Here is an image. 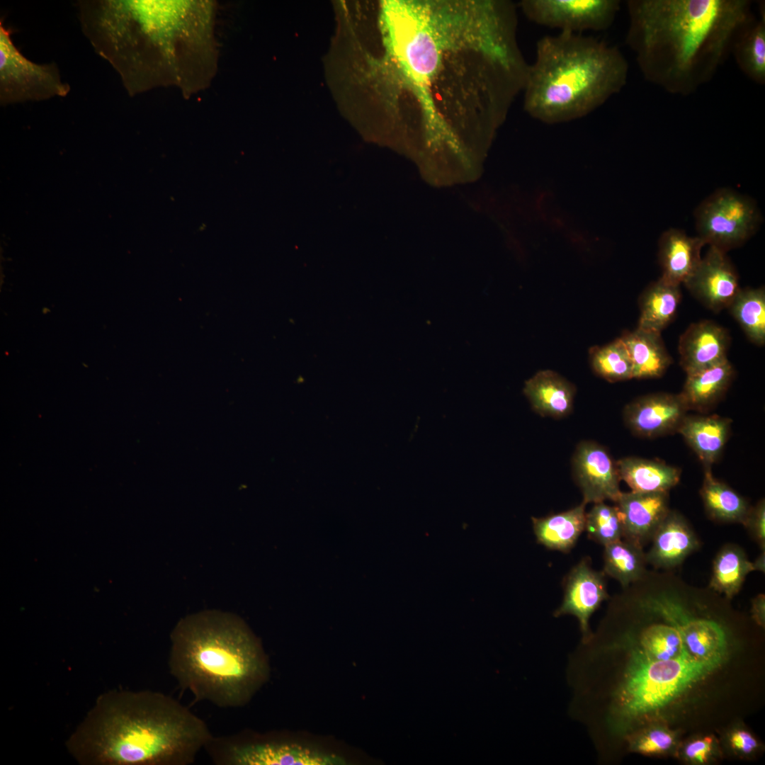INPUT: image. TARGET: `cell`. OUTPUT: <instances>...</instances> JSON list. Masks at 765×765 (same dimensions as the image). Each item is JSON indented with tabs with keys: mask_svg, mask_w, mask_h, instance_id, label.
Masks as SVG:
<instances>
[{
	"mask_svg": "<svg viewBox=\"0 0 765 765\" xmlns=\"http://www.w3.org/2000/svg\"><path fill=\"white\" fill-rule=\"evenodd\" d=\"M744 526L749 531L752 538L759 545L761 550L765 548V504L760 501L754 507L749 508Z\"/></svg>",
	"mask_w": 765,
	"mask_h": 765,
	"instance_id": "obj_37",
	"label": "cell"
},
{
	"mask_svg": "<svg viewBox=\"0 0 765 765\" xmlns=\"http://www.w3.org/2000/svg\"><path fill=\"white\" fill-rule=\"evenodd\" d=\"M212 737L201 718L171 696L115 691L98 698L67 746L86 764L187 765Z\"/></svg>",
	"mask_w": 765,
	"mask_h": 765,
	"instance_id": "obj_4",
	"label": "cell"
},
{
	"mask_svg": "<svg viewBox=\"0 0 765 765\" xmlns=\"http://www.w3.org/2000/svg\"><path fill=\"white\" fill-rule=\"evenodd\" d=\"M694 217L697 236L706 245L726 253L749 240L762 222L753 198L727 188L715 191L703 200Z\"/></svg>",
	"mask_w": 765,
	"mask_h": 765,
	"instance_id": "obj_9",
	"label": "cell"
},
{
	"mask_svg": "<svg viewBox=\"0 0 765 765\" xmlns=\"http://www.w3.org/2000/svg\"><path fill=\"white\" fill-rule=\"evenodd\" d=\"M572 466L584 503L617 502L622 493L619 486L620 479L616 463L604 446L593 441L579 443L573 455Z\"/></svg>",
	"mask_w": 765,
	"mask_h": 765,
	"instance_id": "obj_12",
	"label": "cell"
},
{
	"mask_svg": "<svg viewBox=\"0 0 765 765\" xmlns=\"http://www.w3.org/2000/svg\"><path fill=\"white\" fill-rule=\"evenodd\" d=\"M217 765H344L341 755L315 745L244 734L212 737L204 747Z\"/></svg>",
	"mask_w": 765,
	"mask_h": 765,
	"instance_id": "obj_8",
	"label": "cell"
},
{
	"mask_svg": "<svg viewBox=\"0 0 765 765\" xmlns=\"http://www.w3.org/2000/svg\"><path fill=\"white\" fill-rule=\"evenodd\" d=\"M638 647L652 660H669L679 657L686 650L676 626L654 624L640 635Z\"/></svg>",
	"mask_w": 765,
	"mask_h": 765,
	"instance_id": "obj_33",
	"label": "cell"
},
{
	"mask_svg": "<svg viewBox=\"0 0 765 765\" xmlns=\"http://www.w3.org/2000/svg\"><path fill=\"white\" fill-rule=\"evenodd\" d=\"M647 563L642 548L622 539L604 546V572L622 586L640 579Z\"/></svg>",
	"mask_w": 765,
	"mask_h": 765,
	"instance_id": "obj_32",
	"label": "cell"
},
{
	"mask_svg": "<svg viewBox=\"0 0 765 765\" xmlns=\"http://www.w3.org/2000/svg\"><path fill=\"white\" fill-rule=\"evenodd\" d=\"M674 734L665 727L650 728L640 734L633 742L635 751L644 754L666 752L674 744Z\"/></svg>",
	"mask_w": 765,
	"mask_h": 765,
	"instance_id": "obj_36",
	"label": "cell"
},
{
	"mask_svg": "<svg viewBox=\"0 0 765 765\" xmlns=\"http://www.w3.org/2000/svg\"><path fill=\"white\" fill-rule=\"evenodd\" d=\"M523 392L540 416L562 418L572 410L574 387L552 370H540L533 375L525 382Z\"/></svg>",
	"mask_w": 765,
	"mask_h": 765,
	"instance_id": "obj_21",
	"label": "cell"
},
{
	"mask_svg": "<svg viewBox=\"0 0 765 765\" xmlns=\"http://www.w3.org/2000/svg\"><path fill=\"white\" fill-rule=\"evenodd\" d=\"M749 340L756 346L765 344V290L764 287L740 288L727 307Z\"/></svg>",
	"mask_w": 765,
	"mask_h": 765,
	"instance_id": "obj_31",
	"label": "cell"
},
{
	"mask_svg": "<svg viewBox=\"0 0 765 765\" xmlns=\"http://www.w3.org/2000/svg\"><path fill=\"white\" fill-rule=\"evenodd\" d=\"M591 364L594 371L608 381L617 382L633 378L630 358L620 338L593 350Z\"/></svg>",
	"mask_w": 765,
	"mask_h": 765,
	"instance_id": "obj_34",
	"label": "cell"
},
{
	"mask_svg": "<svg viewBox=\"0 0 765 765\" xmlns=\"http://www.w3.org/2000/svg\"><path fill=\"white\" fill-rule=\"evenodd\" d=\"M11 32L0 22V103L1 106L66 96L70 91L54 63L35 64L13 43Z\"/></svg>",
	"mask_w": 765,
	"mask_h": 765,
	"instance_id": "obj_10",
	"label": "cell"
},
{
	"mask_svg": "<svg viewBox=\"0 0 765 765\" xmlns=\"http://www.w3.org/2000/svg\"><path fill=\"white\" fill-rule=\"evenodd\" d=\"M377 65L414 157L473 162L486 153L528 72L514 4L504 0H385Z\"/></svg>",
	"mask_w": 765,
	"mask_h": 765,
	"instance_id": "obj_1",
	"label": "cell"
},
{
	"mask_svg": "<svg viewBox=\"0 0 765 765\" xmlns=\"http://www.w3.org/2000/svg\"><path fill=\"white\" fill-rule=\"evenodd\" d=\"M684 643L688 652L701 661H723L727 640L722 628L705 619H693L678 624Z\"/></svg>",
	"mask_w": 765,
	"mask_h": 765,
	"instance_id": "obj_29",
	"label": "cell"
},
{
	"mask_svg": "<svg viewBox=\"0 0 765 765\" xmlns=\"http://www.w3.org/2000/svg\"><path fill=\"white\" fill-rule=\"evenodd\" d=\"M749 0H628L625 43L649 82L688 96L709 82L730 55Z\"/></svg>",
	"mask_w": 765,
	"mask_h": 765,
	"instance_id": "obj_3",
	"label": "cell"
},
{
	"mask_svg": "<svg viewBox=\"0 0 765 765\" xmlns=\"http://www.w3.org/2000/svg\"><path fill=\"white\" fill-rule=\"evenodd\" d=\"M730 336L726 329L710 320L692 323L678 343L680 365L686 374L727 358Z\"/></svg>",
	"mask_w": 765,
	"mask_h": 765,
	"instance_id": "obj_16",
	"label": "cell"
},
{
	"mask_svg": "<svg viewBox=\"0 0 765 765\" xmlns=\"http://www.w3.org/2000/svg\"><path fill=\"white\" fill-rule=\"evenodd\" d=\"M690 293L708 309H727L741 288L739 276L727 253L709 246L697 268L684 283Z\"/></svg>",
	"mask_w": 765,
	"mask_h": 765,
	"instance_id": "obj_13",
	"label": "cell"
},
{
	"mask_svg": "<svg viewBox=\"0 0 765 765\" xmlns=\"http://www.w3.org/2000/svg\"><path fill=\"white\" fill-rule=\"evenodd\" d=\"M620 339L630 358L633 378H659L672 363L661 333L637 327Z\"/></svg>",
	"mask_w": 765,
	"mask_h": 765,
	"instance_id": "obj_22",
	"label": "cell"
},
{
	"mask_svg": "<svg viewBox=\"0 0 765 765\" xmlns=\"http://www.w3.org/2000/svg\"><path fill=\"white\" fill-rule=\"evenodd\" d=\"M618 0H523L518 7L533 23L560 32L603 31L613 23Z\"/></svg>",
	"mask_w": 765,
	"mask_h": 765,
	"instance_id": "obj_11",
	"label": "cell"
},
{
	"mask_svg": "<svg viewBox=\"0 0 765 765\" xmlns=\"http://www.w3.org/2000/svg\"><path fill=\"white\" fill-rule=\"evenodd\" d=\"M616 467L620 480L636 492H668L680 479L679 470L659 461L628 457Z\"/></svg>",
	"mask_w": 765,
	"mask_h": 765,
	"instance_id": "obj_25",
	"label": "cell"
},
{
	"mask_svg": "<svg viewBox=\"0 0 765 765\" xmlns=\"http://www.w3.org/2000/svg\"><path fill=\"white\" fill-rule=\"evenodd\" d=\"M171 642L170 672L196 700L241 707L269 678L259 640L232 613L205 610L188 615L174 627Z\"/></svg>",
	"mask_w": 765,
	"mask_h": 765,
	"instance_id": "obj_5",
	"label": "cell"
},
{
	"mask_svg": "<svg viewBox=\"0 0 765 765\" xmlns=\"http://www.w3.org/2000/svg\"><path fill=\"white\" fill-rule=\"evenodd\" d=\"M681 298L680 285L667 283L660 278L651 283L639 299L638 327L661 333L675 318Z\"/></svg>",
	"mask_w": 765,
	"mask_h": 765,
	"instance_id": "obj_27",
	"label": "cell"
},
{
	"mask_svg": "<svg viewBox=\"0 0 765 765\" xmlns=\"http://www.w3.org/2000/svg\"><path fill=\"white\" fill-rule=\"evenodd\" d=\"M730 421L718 416H685L677 431L706 468L720 455L728 438Z\"/></svg>",
	"mask_w": 765,
	"mask_h": 765,
	"instance_id": "obj_24",
	"label": "cell"
},
{
	"mask_svg": "<svg viewBox=\"0 0 765 765\" xmlns=\"http://www.w3.org/2000/svg\"><path fill=\"white\" fill-rule=\"evenodd\" d=\"M629 660L617 693L618 715L626 722L659 713L722 663L698 660L687 650L672 659L652 660L638 646Z\"/></svg>",
	"mask_w": 765,
	"mask_h": 765,
	"instance_id": "obj_7",
	"label": "cell"
},
{
	"mask_svg": "<svg viewBox=\"0 0 765 765\" xmlns=\"http://www.w3.org/2000/svg\"><path fill=\"white\" fill-rule=\"evenodd\" d=\"M752 616L757 625L764 627L765 625V596L763 594H758L752 601Z\"/></svg>",
	"mask_w": 765,
	"mask_h": 765,
	"instance_id": "obj_40",
	"label": "cell"
},
{
	"mask_svg": "<svg viewBox=\"0 0 765 765\" xmlns=\"http://www.w3.org/2000/svg\"><path fill=\"white\" fill-rule=\"evenodd\" d=\"M679 394L687 409L706 412L723 396L734 376L728 359L704 369L686 374Z\"/></svg>",
	"mask_w": 765,
	"mask_h": 765,
	"instance_id": "obj_23",
	"label": "cell"
},
{
	"mask_svg": "<svg viewBox=\"0 0 765 765\" xmlns=\"http://www.w3.org/2000/svg\"><path fill=\"white\" fill-rule=\"evenodd\" d=\"M713 746L712 737H705L689 742L685 747V756L691 761L705 763L708 761Z\"/></svg>",
	"mask_w": 765,
	"mask_h": 765,
	"instance_id": "obj_38",
	"label": "cell"
},
{
	"mask_svg": "<svg viewBox=\"0 0 765 765\" xmlns=\"http://www.w3.org/2000/svg\"><path fill=\"white\" fill-rule=\"evenodd\" d=\"M652 544L645 553L647 563L656 568L680 565L699 546L698 540L683 516L669 511L655 531Z\"/></svg>",
	"mask_w": 765,
	"mask_h": 765,
	"instance_id": "obj_19",
	"label": "cell"
},
{
	"mask_svg": "<svg viewBox=\"0 0 765 765\" xmlns=\"http://www.w3.org/2000/svg\"><path fill=\"white\" fill-rule=\"evenodd\" d=\"M584 530L590 539L604 546L622 539L623 526L618 506L594 503L586 513Z\"/></svg>",
	"mask_w": 765,
	"mask_h": 765,
	"instance_id": "obj_35",
	"label": "cell"
},
{
	"mask_svg": "<svg viewBox=\"0 0 765 765\" xmlns=\"http://www.w3.org/2000/svg\"><path fill=\"white\" fill-rule=\"evenodd\" d=\"M730 742L735 750L744 754L752 753L758 746L756 739L744 730L734 731L730 735Z\"/></svg>",
	"mask_w": 765,
	"mask_h": 765,
	"instance_id": "obj_39",
	"label": "cell"
},
{
	"mask_svg": "<svg viewBox=\"0 0 765 765\" xmlns=\"http://www.w3.org/2000/svg\"><path fill=\"white\" fill-rule=\"evenodd\" d=\"M628 74V62L616 46L582 33L545 35L528 65L523 109L545 123L578 119L620 92Z\"/></svg>",
	"mask_w": 765,
	"mask_h": 765,
	"instance_id": "obj_6",
	"label": "cell"
},
{
	"mask_svg": "<svg viewBox=\"0 0 765 765\" xmlns=\"http://www.w3.org/2000/svg\"><path fill=\"white\" fill-rule=\"evenodd\" d=\"M701 496L708 515L714 520L743 523L749 510L746 500L725 483L716 480L707 468Z\"/></svg>",
	"mask_w": 765,
	"mask_h": 765,
	"instance_id": "obj_28",
	"label": "cell"
},
{
	"mask_svg": "<svg viewBox=\"0 0 765 765\" xmlns=\"http://www.w3.org/2000/svg\"><path fill=\"white\" fill-rule=\"evenodd\" d=\"M78 6L84 33L131 94L169 84L193 88L212 72V4L105 0Z\"/></svg>",
	"mask_w": 765,
	"mask_h": 765,
	"instance_id": "obj_2",
	"label": "cell"
},
{
	"mask_svg": "<svg viewBox=\"0 0 765 765\" xmlns=\"http://www.w3.org/2000/svg\"><path fill=\"white\" fill-rule=\"evenodd\" d=\"M687 410L679 394L652 393L629 403L624 419L635 434L652 438L677 431Z\"/></svg>",
	"mask_w": 765,
	"mask_h": 765,
	"instance_id": "obj_14",
	"label": "cell"
},
{
	"mask_svg": "<svg viewBox=\"0 0 765 765\" xmlns=\"http://www.w3.org/2000/svg\"><path fill=\"white\" fill-rule=\"evenodd\" d=\"M752 571V562L740 547L725 545L713 561L710 587L731 599L738 593L747 575Z\"/></svg>",
	"mask_w": 765,
	"mask_h": 765,
	"instance_id": "obj_30",
	"label": "cell"
},
{
	"mask_svg": "<svg viewBox=\"0 0 765 765\" xmlns=\"http://www.w3.org/2000/svg\"><path fill=\"white\" fill-rule=\"evenodd\" d=\"M625 540L642 548L669 511L667 492H622L617 500Z\"/></svg>",
	"mask_w": 765,
	"mask_h": 765,
	"instance_id": "obj_17",
	"label": "cell"
},
{
	"mask_svg": "<svg viewBox=\"0 0 765 765\" xmlns=\"http://www.w3.org/2000/svg\"><path fill=\"white\" fill-rule=\"evenodd\" d=\"M759 18L752 13L737 29L730 54L741 72L754 83L765 84V9L759 4Z\"/></svg>",
	"mask_w": 765,
	"mask_h": 765,
	"instance_id": "obj_20",
	"label": "cell"
},
{
	"mask_svg": "<svg viewBox=\"0 0 765 765\" xmlns=\"http://www.w3.org/2000/svg\"><path fill=\"white\" fill-rule=\"evenodd\" d=\"M586 504L583 502L567 511L543 518H532L537 541L550 550L572 549L584 531Z\"/></svg>",
	"mask_w": 765,
	"mask_h": 765,
	"instance_id": "obj_26",
	"label": "cell"
},
{
	"mask_svg": "<svg viewBox=\"0 0 765 765\" xmlns=\"http://www.w3.org/2000/svg\"><path fill=\"white\" fill-rule=\"evenodd\" d=\"M705 245L698 236H689L684 230L676 228L665 230L658 242L660 278L674 285L684 284L700 263Z\"/></svg>",
	"mask_w": 765,
	"mask_h": 765,
	"instance_id": "obj_18",
	"label": "cell"
},
{
	"mask_svg": "<svg viewBox=\"0 0 765 765\" xmlns=\"http://www.w3.org/2000/svg\"><path fill=\"white\" fill-rule=\"evenodd\" d=\"M565 585L563 600L555 616H575L586 638L590 617L608 598L604 573L594 570L584 560L572 569Z\"/></svg>",
	"mask_w": 765,
	"mask_h": 765,
	"instance_id": "obj_15",
	"label": "cell"
},
{
	"mask_svg": "<svg viewBox=\"0 0 765 765\" xmlns=\"http://www.w3.org/2000/svg\"><path fill=\"white\" fill-rule=\"evenodd\" d=\"M754 571L765 572V550H762L761 554L752 562Z\"/></svg>",
	"mask_w": 765,
	"mask_h": 765,
	"instance_id": "obj_41",
	"label": "cell"
}]
</instances>
